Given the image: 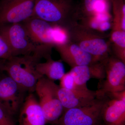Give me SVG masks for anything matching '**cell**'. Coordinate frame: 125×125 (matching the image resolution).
Segmentation results:
<instances>
[{"label": "cell", "mask_w": 125, "mask_h": 125, "mask_svg": "<svg viewBox=\"0 0 125 125\" xmlns=\"http://www.w3.org/2000/svg\"><path fill=\"white\" fill-rule=\"evenodd\" d=\"M73 0H36L33 16L67 30L77 23Z\"/></svg>", "instance_id": "6da1fadb"}, {"label": "cell", "mask_w": 125, "mask_h": 125, "mask_svg": "<svg viewBox=\"0 0 125 125\" xmlns=\"http://www.w3.org/2000/svg\"><path fill=\"white\" fill-rule=\"evenodd\" d=\"M60 80V86L66 89L74 90L78 86L75 84L74 78L69 72L65 73Z\"/></svg>", "instance_id": "ffe728a7"}, {"label": "cell", "mask_w": 125, "mask_h": 125, "mask_svg": "<svg viewBox=\"0 0 125 125\" xmlns=\"http://www.w3.org/2000/svg\"><path fill=\"white\" fill-rule=\"evenodd\" d=\"M112 41L117 47L114 49L115 56L125 62V32L121 30H115L111 36Z\"/></svg>", "instance_id": "e0dca14e"}, {"label": "cell", "mask_w": 125, "mask_h": 125, "mask_svg": "<svg viewBox=\"0 0 125 125\" xmlns=\"http://www.w3.org/2000/svg\"><path fill=\"white\" fill-rule=\"evenodd\" d=\"M36 0H1L0 26L22 23L33 15Z\"/></svg>", "instance_id": "ba28073f"}, {"label": "cell", "mask_w": 125, "mask_h": 125, "mask_svg": "<svg viewBox=\"0 0 125 125\" xmlns=\"http://www.w3.org/2000/svg\"><path fill=\"white\" fill-rule=\"evenodd\" d=\"M36 69L41 76L53 81L60 80L65 73L64 66L62 62L54 61L51 57L46 59L45 62L36 63Z\"/></svg>", "instance_id": "2e32d148"}, {"label": "cell", "mask_w": 125, "mask_h": 125, "mask_svg": "<svg viewBox=\"0 0 125 125\" xmlns=\"http://www.w3.org/2000/svg\"><path fill=\"white\" fill-rule=\"evenodd\" d=\"M0 70L5 72L28 93L35 92L41 76L36 69L37 62L32 55L13 56L0 60Z\"/></svg>", "instance_id": "7a4b0ae2"}, {"label": "cell", "mask_w": 125, "mask_h": 125, "mask_svg": "<svg viewBox=\"0 0 125 125\" xmlns=\"http://www.w3.org/2000/svg\"><path fill=\"white\" fill-rule=\"evenodd\" d=\"M107 0H83L76 5V14L77 19H88L94 15V7L96 2Z\"/></svg>", "instance_id": "ac0fdd59"}, {"label": "cell", "mask_w": 125, "mask_h": 125, "mask_svg": "<svg viewBox=\"0 0 125 125\" xmlns=\"http://www.w3.org/2000/svg\"><path fill=\"white\" fill-rule=\"evenodd\" d=\"M69 72L73 76L75 84L78 86H87V82L92 79L101 81L105 76V68L102 61L72 67Z\"/></svg>", "instance_id": "9a60e30c"}, {"label": "cell", "mask_w": 125, "mask_h": 125, "mask_svg": "<svg viewBox=\"0 0 125 125\" xmlns=\"http://www.w3.org/2000/svg\"><path fill=\"white\" fill-rule=\"evenodd\" d=\"M16 116L0 102V125H17Z\"/></svg>", "instance_id": "d6986e66"}, {"label": "cell", "mask_w": 125, "mask_h": 125, "mask_svg": "<svg viewBox=\"0 0 125 125\" xmlns=\"http://www.w3.org/2000/svg\"><path fill=\"white\" fill-rule=\"evenodd\" d=\"M11 56V52L7 43L0 36V60H6Z\"/></svg>", "instance_id": "44dd1931"}, {"label": "cell", "mask_w": 125, "mask_h": 125, "mask_svg": "<svg viewBox=\"0 0 125 125\" xmlns=\"http://www.w3.org/2000/svg\"><path fill=\"white\" fill-rule=\"evenodd\" d=\"M111 27V24L109 21H105L102 23L99 27V30L101 31L104 32L110 29Z\"/></svg>", "instance_id": "603a6c76"}, {"label": "cell", "mask_w": 125, "mask_h": 125, "mask_svg": "<svg viewBox=\"0 0 125 125\" xmlns=\"http://www.w3.org/2000/svg\"><path fill=\"white\" fill-rule=\"evenodd\" d=\"M0 36L7 43L11 56L33 55L42 47L32 42L22 23L0 25Z\"/></svg>", "instance_id": "8992f818"}, {"label": "cell", "mask_w": 125, "mask_h": 125, "mask_svg": "<svg viewBox=\"0 0 125 125\" xmlns=\"http://www.w3.org/2000/svg\"><path fill=\"white\" fill-rule=\"evenodd\" d=\"M105 70V78L99 81L97 95L125 90V63L115 56L109 55L102 61Z\"/></svg>", "instance_id": "52a82bcc"}, {"label": "cell", "mask_w": 125, "mask_h": 125, "mask_svg": "<svg viewBox=\"0 0 125 125\" xmlns=\"http://www.w3.org/2000/svg\"><path fill=\"white\" fill-rule=\"evenodd\" d=\"M28 94L6 73L0 71V102L16 115Z\"/></svg>", "instance_id": "9c48e42d"}, {"label": "cell", "mask_w": 125, "mask_h": 125, "mask_svg": "<svg viewBox=\"0 0 125 125\" xmlns=\"http://www.w3.org/2000/svg\"><path fill=\"white\" fill-rule=\"evenodd\" d=\"M59 85L54 81L42 76L39 79L35 88L38 102L43 112L46 124H52L62 115L64 109L57 91Z\"/></svg>", "instance_id": "5b68a950"}, {"label": "cell", "mask_w": 125, "mask_h": 125, "mask_svg": "<svg viewBox=\"0 0 125 125\" xmlns=\"http://www.w3.org/2000/svg\"><path fill=\"white\" fill-rule=\"evenodd\" d=\"M32 42L39 46L54 47V25L32 16L22 23Z\"/></svg>", "instance_id": "8fae6325"}, {"label": "cell", "mask_w": 125, "mask_h": 125, "mask_svg": "<svg viewBox=\"0 0 125 125\" xmlns=\"http://www.w3.org/2000/svg\"><path fill=\"white\" fill-rule=\"evenodd\" d=\"M69 39L81 49L101 61L109 55V47L104 35L82 24H75L67 29Z\"/></svg>", "instance_id": "3957f363"}, {"label": "cell", "mask_w": 125, "mask_h": 125, "mask_svg": "<svg viewBox=\"0 0 125 125\" xmlns=\"http://www.w3.org/2000/svg\"><path fill=\"white\" fill-rule=\"evenodd\" d=\"M54 47L60 54L62 60L72 68L99 62L93 56L70 40L64 44Z\"/></svg>", "instance_id": "5bb4252c"}, {"label": "cell", "mask_w": 125, "mask_h": 125, "mask_svg": "<svg viewBox=\"0 0 125 125\" xmlns=\"http://www.w3.org/2000/svg\"><path fill=\"white\" fill-rule=\"evenodd\" d=\"M108 0L100 1L96 2L94 7V15L97 14L108 12Z\"/></svg>", "instance_id": "7402d4cb"}, {"label": "cell", "mask_w": 125, "mask_h": 125, "mask_svg": "<svg viewBox=\"0 0 125 125\" xmlns=\"http://www.w3.org/2000/svg\"><path fill=\"white\" fill-rule=\"evenodd\" d=\"M103 95V125H125V90Z\"/></svg>", "instance_id": "30bf717a"}, {"label": "cell", "mask_w": 125, "mask_h": 125, "mask_svg": "<svg viewBox=\"0 0 125 125\" xmlns=\"http://www.w3.org/2000/svg\"><path fill=\"white\" fill-rule=\"evenodd\" d=\"M104 96H97L89 104L64 110L58 120L51 125H103L102 111Z\"/></svg>", "instance_id": "277c9868"}, {"label": "cell", "mask_w": 125, "mask_h": 125, "mask_svg": "<svg viewBox=\"0 0 125 125\" xmlns=\"http://www.w3.org/2000/svg\"><path fill=\"white\" fill-rule=\"evenodd\" d=\"M18 125H46L43 112L33 93L27 94L18 114Z\"/></svg>", "instance_id": "4fadbf2b"}, {"label": "cell", "mask_w": 125, "mask_h": 125, "mask_svg": "<svg viewBox=\"0 0 125 125\" xmlns=\"http://www.w3.org/2000/svg\"><path fill=\"white\" fill-rule=\"evenodd\" d=\"M57 93L64 111L85 106L97 96L96 90H90L87 86H78L75 89L69 90L59 85Z\"/></svg>", "instance_id": "7c38bea8"}, {"label": "cell", "mask_w": 125, "mask_h": 125, "mask_svg": "<svg viewBox=\"0 0 125 125\" xmlns=\"http://www.w3.org/2000/svg\"></svg>", "instance_id": "cb8c5ba5"}]
</instances>
